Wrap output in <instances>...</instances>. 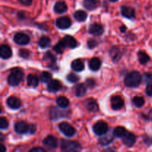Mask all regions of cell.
<instances>
[{
    "label": "cell",
    "mask_w": 152,
    "mask_h": 152,
    "mask_svg": "<svg viewBox=\"0 0 152 152\" xmlns=\"http://www.w3.org/2000/svg\"><path fill=\"white\" fill-rule=\"evenodd\" d=\"M142 77L138 71H132L126 77L124 83L127 87L136 88L140 85Z\"/></svg>",
    "instance_id": "obj_1"
},
{
    "label": "cell",
    "mask_w": 152,
    "mask_h": 152,
    "mask_svg": "<svg viewBox=\"0 0 152 152\" xmlns=\"http://www.w3.org/2000/svg\"><path fill=\"white\" fill-rule=\"evenodd\" d=\"M23 76L24 73L22 69L19 68H13L7 77V83L11 86H17L23 79Z\"/></svg>",
    "instance_id": "obj_2"
},
{
    "label": "cell",
    "mask_w": 152,
    "mask_h": 152,
    "mask_svg": "<svg viewBox=\"0 0 152 152\" xmlns=\"http://www.w3.org/2000/svg\"><path fill=\"white\" fill-rule=\"evenodd\" d=\"M61 149L63 151H79L82 149L81 145L77 142L62 140L61 142Z\"/></svg>",
    "instance_id": "obj_3"
},
{
    "label": "cell",
    "mask_w": 152,
    "mask_h": 152,
    "mask_svg": "<svg viewBox=\"0 0 152 152\" xmlns=\"http://www.w3.org/2000/svg\"><path fill=\"white\" fill-rule=\"evenodd\" d=\"M93 131L95 134L98 136H103L108 132V126L104 121H99L95 123L93 126Z\"/></svg>",
    "instance_id": "obj_4"
},
{
    "label": "cell",
    "mask_w": 152,
    "mask_h": 152,
    "mask_svg": "<svg viewBox=\"0 0 152 152\" xmlns=\"http://www.w3.org/2000/svg\"><path fill=\"white\" fill-rule=\"evenodd\" d=\"M59 129L60 132L67 137H73L76 134L75 129L66 122L61 123L59 125Z\"/></svg>",
    "instance_id": "obj_5"
},
{
    "label": "cell",
    "mask_w": 152,
    "mask_h": 152,
    "mask_svg": "<svg viewBox=\"0 0 152 152\" xmlns=\"http://www.w3.org/2000/svg\"><path fill=\"white\" fill-rule=\"evenodd\" d=\"M14 42L20 45H25L30 42V38L28 35L23 33H17L13 37Z\"/></svg>",
    "instance_id": "obj_6"
},
{
    "label": "cell",
    "mask_w": 152,
    "mask_h": 152,
    "mask_svg": "<svg viewBox=\"0 0 152 152\" xmlns=\"http://www.w3.org/2000/svg\"><path fill=\"white\" fill-rule=\"evenodd\" d=\"M111 108L114 111L120 110L124 106V101L120 96H114L111 99Z\"/></svg>",
    "instance_id": "obj_7"
},
{
    "label": "cell",
    "mask_w": 152,
    "mask_h": 152,
    "mask_svg": "<svg viewBox=\"0 0 152 152\" xmlns=\"http://www.w3.org/2000/svg\"><path fill=\"white\" fill-rule=\"evenodd\" d=\"M56 25L60 29H67L71 25V21L70 18L64 16V17L58 18L56 19Z\"/></svg>",
    "instance_id": "obj_8"
},
{
    "label": "cell",
    "mask_w": 152,
    "mask_h": 152,
    "mask_svg": "<svg viewBox=\"0 0 152 152\" xmlns=\"http://www.w3.org/2000/svg\"><path fill=\"white\" fill-rule=\"evenodd\" d=\"M15 132L19 134H24L29 132V126L25 122L20 121L15 124Z\"/></svg>",
    "instance_id": "obj_9"
},
{
    "label": "cell",
    "mask_w": 152,
    "mask_h": 152,
    "mask_svg": "<svg viewBox=\"0 0 152 152\" xmlns=\"http://www.w3.org/2000/svg\"><path fill=\"white\" fill-rule=\"evenodd\" d=\"M123 138V144L127 147H132L136 142V137L131 132H127Z\"/></svg>",
    "instance_id": "obj_10"
},
{
    "label": "cell",
    "mask_w": 152,
    "mask_h": 152,
    "mask_svg": "<svg viewBox=\"0 0 152 152\" xmlns=\"http://www.w3.org/2000/svg\"><path fill=\"white\" fill-rule=\"evenodd\" d=\"M43 144L50 148H56L58 146V140L55 137L49 135L45 138Z\"/></svg>",
    "instance_id": "obj_11"
},
{
    "label": "cell",
    "mask_w": 152,
    "mask_h": 152,
    "mask_svg": "<svg viewBox=\"0 0 152 152\" xmlns=\"http://www.w3.org/2000/svg\"><path fill=\"white\" fill-rule=\"evenodd\" d=\"M104 29L103 27L99 24L94 23L90 25L89 27V33L92 35L94 36H100L103 34Z\"/></svg>",
    "instance_id": "obj_12"
},
{
    "label": "cell",
    "mask_w": 152,
    "mask_h": 152,
    "mask_svg": "<svg viewBox=\"0 0 152 152\" xmlns=\"http://www.w3.org/2000/svg\"><path fill=\"white\" fill-rule=\"evenodd\" d=\"M84 105L86 108L91 112H96L99 111V106H98L97 102L94 99H87L84 102Z\"/></svg>",
    "instance_id": "obj_13"
},
{
    "label": "cell",
    "mask_w": 152,
    "mask_h": 152,
    "mask_svg": "<svg viewBox=\"0 0 152 152\" xmlns=\"http://www.w3.org/2000/svg\"><path fill=\"white\" fill-rule=\"evenodd\" d=\"M0 56L2 59H9L12 56V50L7 45H2L0 48Z\"/></svg>",
    "instance_id": "obj_14"
},
{
    "label": "cell",
    "mask_w": 152,
    "mask_h": 152,
    "mask_svg": "<svg viewBox=\"0 0 152 152\" xmlns=\"http://www.w3.org/2000/svg\"><path fill=\"white\" fill-rule=\"evenodd\" d=\"M61 83L56 80H51L48 83V90L50 92H55L58 91L61 89Z\"/></svg>",
    "instance_id": "obj_15"
},
{
    "label": "cell",
    "mask_w": 152,
    "mask_h": 152,
    "mask_svg": "<svg viewBox=\"0 0 152 152\" xmlns=\"http://www.w3.org/2000/svg\"><path fill=\"white\" fill-rule=\"evenodd\" d=\"M7 104L12 109H18L21 106V102L16 96H10L7 99Z\"/></svg>",
    "instance_id": "obj_16"
},
{
    "label": "cell",
    "mask_w": 152,
    "mask_h": 152,
    "mask_svg": "<svg viewBox=\"0 0 152 152\" xmlns=\"http://www.w3.org/2000/svg\"><path fill=\"white\" fill-rule=\"evenodd\" d=\"M107 132L106 134L103 135L102 137L99 139V143L102 145H106L111 143L114 140V132H110L109 133Z\"/></svg>",
    "instance_id": "obj_17"
},
{
    "label": "cell",
    "mask_w": 152,
    "mask_h": 152,
    "mask_svg": "<svg viewBox=\"0 0 152 152\" xmlns=\"http://www.w3.org/2000/svg\"><path fill=\"white\" fill-rule=\"evenodd\" d=\"M121 12L123 16H125L126 18H129V19L133 18L135 14V11L134 10V8L129 7V6H123L121 7Z\"/></svg>",
    "instance_id": "obj_18"
},
{
    "label": "cell",
    "mask_w": 152,
    "mask_h": 152,
    "mask_svg": "<svg viewBox=\"0 0 152 152\" xmlns=\"http://www.w3.org/2000/svg\"><path fill=\"white\" fill-rule=\"evenodd\" d=\"M53 10H54V11L57 13H63L67 11L68 7H67V4H65V1H57V2L55 4Z\"/></svg>",
    "instance_id": "obj_19"
},
{
    "label": "cell",
    "mask_w": 152,
    "mask_h": 152,
    "mask_svg": "<svg viewBox=\"0 0 152 152\" xmlns=\"http://www.w3.org/2000/svg\"><path fill=\"white\" fill-rule=\"evenodd\" d=\"M88 66L91 70L94 71H96L99 69L101 66V61L99 58L94 57L89 61Z\"/></svg>",
    "instance_id": "obj_20"
},
{
    "label": "cell",
    "mask_w": 152,
    "mask_h": 152,
    "mask_svg": "<svg viewBox=\"0 0 152 152\" xmlns=\"http://www.w3.org/2000/svg\"><path fill=\"white\" fill-rule=\"evenodd\" d=\"M62 41L64 42L66 47L71 48H74L77 45V42L76 39L71 36H65L63 39H62Z\"/></svg>",
    "instance_id": "obj_21"
},
{
    "label": "cell",
    "mask_w": 152,
    "mask_h": 152,
    "mask_svg": "<svg viewBox=\"0 0 152 152\" xmlns=\"http://www.w3.org/2000/svg\"><path fill=\"white\" fill-rule=\"evenodd\" d=\"M110 55H111V57L112 59V60L114 62H118L122 56V53L120 51V49L117 47H114L111 49V51H110Z\"/></svg>",
    "instance_id": "obj_22"
},
{
    "label": "cell",
    "mask_w": 152,
    "mask_h": 152,
    "mask_svg": "<svg viewBox=\"0 0 152 152\" xmlns=\"http://www.w3.org/2000/svg\"><path fill=\"white\" fill-rule=\"evenodd\" d=\"M56 57L52 54L50 52H47L43 56V61H44L45 63H47L48 66L51 67L52 65H53L56 62Z\"/></svg>",
    "instance_id": "obj_23"
},
{
    "label": "cell",
    "mask_w": 152,
    "mask_h": 152,
    "mask_svg": "<svg viewBox=\"0 0 152 152\" xmlns=\"http://www.w3.org/2000/svg\"><path fill=\"white\" fill-rule=\"evenodd\" d=\"M71 68H72V69L74 71L80 72V71H82L84 70V63L82 62L81 59H75L71 63Z\"/></svg>",
    "instance_id": "obj_24"
},
{
    "label": "cell",
    "mask_w": 152,
    "mask_h": 152,
    "mask_svg": "<svg viewBox=\"0 0 152 152\" xmlns=\"http://www.w3.org/2000/svg\"><path fill=\"white\" fill-rule=\"evenodd\" d=\"M27 84L30 87L35 88L39 85V79L34 74H29L27 77Z\"/></svg>",
    "instance_id": "obj_25"
},
{
    "label": "cell",
    "mask_w": 152,
    "mask_h": 152,
    "mask_svg": "<svg viewBox=\"0 0 152 152\" xmlns=\"http://www.w3.org/2000/svg\"><path fill=\"white\" fill-rule=\"evenodd\" d=\"M83 5L86 9L89 10H92L96 8L97 5V2L96 0H84L83 1Z\"/></svg>",
    "instance_id": "obj_26"
},
{
    "label": "cell",
    "mask_w": 152,
    "mask_h": 152,
    "mask_svg": "<svg viewBox=\"0 0 152 152\" xmlns=\"http://www.w3.org/2000/svg\"><path fill=\"white\" fill-rule=\"evenodd\" d=\"M86 93V87L83 84H79L75 88V94L79 97H82Z\"/></svg>",
    "instance_id": "obj_27"
},
{
    "label": "cell",
    "mask_w": 152,
    "mask_h": 152,
    "mask_svg": "<svg viewBox=\"0 0 152 152\" xmlns=\"http://www.w3.org/2000/svg\"><path fill=\"white\" fill-rule=\"evenodd\" d=\"M56 103L60 108H65L69 105V100L65 96H59L56 99Z\"/></svg>",
    "instance_id": "obj_28"
},
{
    "label": "cell",
    "mask_w": 152,
    "mask_h": 152,
    "mask_svg": "<svg viewBox=\"0 0 152 152\" xmlns=\"http://www.w3.org/2000/svg\"><path fill=\"white\" fill-rule=\"evenodd\" d=\"M50 39L48 37H42L39 41V45L42 48H47L50 46Z\"/></svg>",
    "instance_id": "obj_29"
},
{
    "label": "cell",
    "mask_w": 152,
    "mask_h": 152,
    "mask_svg": "<svg viewBox=\"0 0 152 152\" xmlns=\"http://www.w3.org/2000/svg\"><path fill=\"white\" fill-rule=\"evenodd\" d=\"M126 133H127L126 129L122 126H118L114 130V134L117 137H123Z\"/></svg>",
    "instance_id": "obj_30"
},
{
    "label": "cell",
    "mask_w": 152,
    "mask_h": 152,
    "mask_svg": "<svg viewBox=\"0 0 152 152\" xmlns=\"http://www.w3.org/2000/svg\"><path fill=\"white\" fill-rule=\"evenodd\" d=\"M74 18L79 22H83L87 18V13L83 10H77L74 13Z\"/></svg>",
    "instance_id": "obj_31"
},
{
    "label": "cell",
    "mask_w": 152,
    "mask_h": 152,
    "mask_svg": "<svg viewBox=\"0 0 152 152\" xmlns=\"http://www.w3.org/2000/svg\"><path fill=\"white\" fill-rule=\"evenodd\" d=\"M138 58H139V61L141 64L142 65H145L147 62L149 61L150 58L148 56V55L146 53H145L144 51H140L138 53Z\"/></svg>",
    "instance_id": "obj_32"
},
{
    "label": "cell",
    "mask_w": 152,
    "mask_h": 152,
    "mask_svg": "<svg viewBox=\"0 0 152 152\" xmlns=\"http://www.w3.org/2000/svg\"><path fill=\"white\" fill-rule=\"evenodd\" d=\"M65 48H66V45H65V44L64 43V42L62 40V41H60V42H59L58 43H56V45L53 47V50H54L56 53H63V51L65 50Z\"/></svg>",
    "instance_id": "obj_33"
},
{
    "label": "cell",
    "mask_w": 152,
    "mask_h": 152,
    "mask_svg": "<svg viewBox=\"0 0 152 152\" xmlns=\"http://www.w3.org/2000/svg\"><path fill=\"white\" fill-rule=\"evenodd\" d=\"M133 102L135 106L137 108H141L145 104V99L142 96H134L133 99Z\"/></svg>",
    "instance_id": "obj_34"
},
{
    "label": "cell",
    "mask_w": 152,
    "mask_h": 152,
    "mask_svg": "<svg viewBox=\"0 0 152 152\" xmlns=\"http://www.w3.org/2000/svg\"><path fill=\"white\" fill-rule=\"evenodd\" d=\"M41 80L45 83H48L51 80V74L47 71H43L41 74Z\"/></svg>",
    "instance_id": "obj_35"
},
{
    "label": "cell",
    "mask_w": 152,
    "mask_h": 152,
    "mask_svg": "<svg viewBox=\"0 0 152 152\" xmlns=\"http://www.w3.org/2000/svg\"><path fill=\"white\" fill-rule=\"evenodd\" d=\"M79 80H80V78L74 74H69L67 76V80L68 82H70V83H77Z\"/></svg>",
    "instance_id": "obj_36"
},
{
    "label": "cell",
    "mask_w": 152,
    "mask_h": 152,
    "mask_svg": "<svg viewBox=\"0 0 152 152\" xmlns=\"http://www.w3.org/2000/svg\"><path fill=\"white\" fill-rule=\"evenodd\" d=\"M8 127V122L4 117H1L0 118V129H6Z\"/></svg>",
    "instance_id": "obj_37"
},
{
    "label": "cell",
    "mask_w": 152,
    "mask_h": 152,
    "mask_svg": "<svg viewBox=\"0 0 152 152\" xmlns=\"http://www.w3.org/2000/svg\"><path fill=\"white\" fill-rule=\"evenodd\" d=\"M30 53L28 50H25V49H22V50H19V56L22 58H28L29 56Z\"/></svg>",
    "instance_id": "obj_38"
},
{
    "label": "cell",
    "mask_w": 152,
    "mask_h": 152,
    "mask_svg": "<svg viewBox=\"0 0 152 152\" xmlns=\"http://www.w3.org/2000/svg\"><path fill=\"white\" fill-rule=\"evenodd\" d=\"M96 45H97V42L93 39H91L88 41V46L89 48H93L96 47Z\"/></svg>",
    "instance_id": "obj_39"
},
{
    "label": "cell",
    "mask_w": 152,
    "mask_h": 152,
    "mask_svg": "<svg viewBox=\"0 0 152 152\" xmlns=\"http://www.w3.org/2000/svg\"><path fill=\"white\" fill-rule=\"evenodd\" d=\"M145 93L148 96H152V83L148 85L145 89Z\"/></svg>",
    "instance_id": "obj_40"
},
{
    "label": "cell",
    "mask_w": 152,
    "mask_h": 152,
    "mask_svg": "<svg viewBox=\"0 0 152 152\" xmlns=\"http://www.w3.org/2000/svg\"><path fill=\"white\" fill-rule=\"evenodd\" d=\"M86 84H87V86H88V87L93 88L95 85V82L94 80L90 79V80H87V81H86Z\"/></svg>",
    "instance_id": "obj_41"
},
{
    "label": "cell",
    "mask_w": 152,
    "mask_h": 152,
    "mask_svg": "<svg viewBox=\"0 0 152 152\" xmlns=\"http://www.w3.org/2000/svg\"><path fill=\"white\" fill-rule=\"evenodd\" d=\"M32 1L33 0H19V1L24 5H30L32 3Z\"/></svg>",
    "instance_id": "obj_42"
},
{
    "label": "cell",
    "mask_w": 152,
    "mask_h": 152,
    "mask_svg": "<svg viewBox=\"0 0 152 152\" xmlns=\"http://www.w3.org/2000/svg\"><path fill=\"white\" fill-rule=\"evenodd\" d=\"M31 152H45V149H43L42 148H40V147H38V148H32V149L30 150Z\"/></svg>",
    "instance_id": "obj_43"
},
{
    "label": "cell",
    "mask_w": 152,
    "mask_h": 152,
    "mask_svg": "<svg viewBox=\"0 0 152 152\" xmlns=\"http://www.w3.org/2000/svg\"><path fill=\"white\" fill-rule=\"evenodd\" d=\"M36 132V126L34 125H30L29 126V132L31 134H34Z\"/></svg>",
    "instance_id": "obj_44"
},
{
    "label": "cell",
    "mask_w": 152,
    "mask_h": 152,
    "mask_svg": "<svg viewBox=\"0 0 152 152\" xmlns=\"http://www.w3.org/2000/svg\"><path fill=\"white\" fill-rule=\"evenodd\" d=\"M145 80L146 82H152V76L151 74H145Z\"/></svg>",
    "instance_id": "obj_45"
},
{
    "label": "cell",
    "mask_w": 152,
    "mask_h": 152,
    "mask_svg": "<svg viewBox=\"0 0 152 152\" xmlns=\"http://www.w3.org/2000/svg\"><path fill=\"white\" fill-rule=\"evenodd\" d=\"M120 31H121V32L124 33L125 31H126V27L125 26V25H123V26H121V28H120Z\"/></svg>",
    "instance_id": "obj_46"
},
{
    "label": "cell",
    "mask_w": 152,
    "mask_h": 152,
    "mask_svg": "<svg viewBox=\"0 0 152 152\" xmlns=\"http://www.w3.org/2000/svg\"><path fill=\"white\" fill-rule=\"evenodd\" d=\"M0 148H1V151H2V152H4V151H6V148H5V147L4 146V145H2V144H1V145H0Z\"/></svg>",
    "instance_id": "obj_47"
},
{
    "label": "cell",
    "mask_w": 152,
    "mask_h": 152,
    "mask_svg": "<svg viewBox=\"0 0 152 152\" xmlns=\"http://www.w3.org/2000/svg\"><path fill=\"white\" fill-rule=\"evenodd\" d=\"M110 1H113V2H115V1H118V0H110Z\"/></svg>",
    "instance_id": "obj_48"
}]
</instances>
